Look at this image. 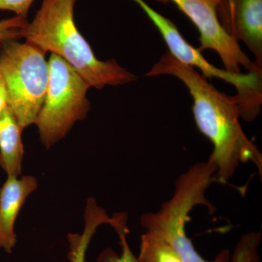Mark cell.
Segmentation results:
<instances>
[{
	"label": "cell",
	"instance_id": "cell-1",
	"mask_svg": "<svg viewBox=\"0 0 262 262\" xmlns=\"http://www.w3.org/2000/svg\"><path fill=\"white\" fill-rule=\"evenodd\" d=\"M160 75L173 76L189 90L196 126L213 144L208 160L215 166L214 179L227 182L239 164L248 162L254 164L261 174V154L243 130L234 96L218 91L195 69L180 63L168 52L146 74V77Z\"/></svg>",
	"mask_w": 262,
	"mask_h": 262
},
{
	"label": "cell",
	"instance_id": "cell-2",
	"mask_svg": "<svg viewBox=\"0 0 262 262\" xmlns=\"http://www.w3.org/2000/svg\"><path fill=\"white\" fill-rule=\"evenodd\" d=\"M77 0H42L40 8L24 29L22 38L47 53L59 56L91 88L123 85L137 77L115 60L101 61L76 26Z\"/></svg>",
	"mask_w": 262,
	"mask_h": 262
},
{
	"label": "cell",
	"instance_id": "cell-3",
	"mask_svg": "<svg viewBox=\"0 0 262 262\" xmlns=\"http://www.w3.org/2000/svg\"><path fill=\"white\" fill-rule=\"evenodd\" d=\"M209 182L202 174L187 171L175 184L172 198L164 203L159 211L146 213L141 218L146 232L157 234L174 248L183 262H228L229 253L224 251L215 261H207L196 251L186 233V224L193 208L203 205L211 209L212 204L206 198ZM259 241L251 235H244L234 250L232 262H260L257 249Z\"/></svg>",
	"mask_w": 262,
	"mask_h": 262
},
{
	"label": "cell",
	"instance_id": "cell-4",
	"mask_svg": "<svg viewBox=\"0 0 262 262\" xmlns=\"http://www.w3.org/2000/svg\"><path fill=\"white\" fill-rule=\"evenodd\" d=\"M46 53L32 43H0V75L8 106L22 128L35 123L47 92L49 66Z\"/></svg>",
	"mask_w": 262,
	"mask_h": 262
},
{
	"label": "cell",
	"instance_id": "cell-5",
	"mask_svg": "<svg viewBox=\"0 0 262 262\" xmlns=\"http://www.w3.org/2000/svg\"><path fill=\"white\" fill-rule=\"evenodd\" d=\"M48 66L47 92L34 123L47 149L65 138L76 122L85 119L91 108L89 83L56 55L51 53Z\"/></svg>",
	"mask_w": 262,
	"mask_h": 262
},
{
	"label": "cell",
	"instance_id": "cell-6",
	"mask_svg": "<svg viewBox=\"0 0 262 262\" xmlns=\"http://www.w3.org/2000/svg\"><path fill=\"white\" fill-rule=\"evenodd\" d=\"M133 1L141 7L158 29L173 58L183 64L196 67L205 77H215L232 84L237 91L234 96L241 119L251 122L258 116L262 104V72L233 74L216 68L207 61L201 51L187 42L170 19L153 9L144 0Z\"/></svg>",
	"mask_w": 262,
	"mask_h": 262
},
{
	"label": "cell",
	"instance_id": "cell-7",
	"mask_svg": "<svg viewBox=\"0 0 262 262\" xmlns=\"http://www.w3.org/2000/svg\"><path fill=\"white\" fill-rule=\"evenodd\" d=\"M167 4L171 2L195 26L200 33L201 46L198 51L212 50L220 56L225 70L241 74L262 72V67L251 61L239 47L238 42L229 37L222 28L217 15L221 0H156Z\"/></svg>",
	"mask_w": 262,
	"mask_h": 262
},
{
	"label": "cell",
	"instance_id": "cell-8",
	"mask_svg": "<svg viewBox=\"0 0 262 262\" xmlns=\"http://www.w3.org/2000/svg\"><path fill=\"white\" fill-rule=\"evenodd\" d=\"M217 15L225 32L242 41L262 67V0H221Z\"/></svg>",
	"mask_w": 262,
	"mask_h": 262
},
{
	"label": "cell",
	"instance_id": "cell-9",
	"mask_svg": "<svg viewBox=\"0 0 262 262\" xmlns=\"http://www.w3.org/2000/svg\"><path fill=\"white\" fill-rule=\"evenodd\" d=\"M38 187L33 176L8 177L0 188V248L13 251L17 242L15 224L27 198Z\"/></svg>",
	"mask_w": 262,
	"mask_h": 262
},
{
	"label": "cell",
	"instance_id": "cell-10",
	"mask_svg": "<svg viewBox=\"0 0 262 262\" xmlns=\"http://www.w3.org/2000/svg\"><path fill=\"white\" fill-rule=\"evenodd\" d=\"M24 129L10 108L7 106L0 115V167L8 177H21L24 149Z\"/></svg>",
	"mask_w": 262,
	"mask_h": 262
},
{
	"label": "cell",
	"instance_id": "cell-11",
	"mask_svg": "<svg viewBox=\"0 0 262 262\" xmlns=\"http://www.w3.org/2000/svg\"><path fill=\"white\" fill-rule=\"evenodd\" d=\"M84 227L82 233H69L68 258L70 262H85L86 253L93 236L98 227L105 224L110 225L111 217L106 211L98 206L94 198H90L86 203L84 213Z\"/></svg>",
	"mask_w": 262,
	"mask_h": 262
},
{
	"label": "cell",
	"instance_id": "cell-12",
	"mask_svg": "<svg viewBox=\"0 0 262 262\" xmlns=\"http://www.w3.org/2000/svg\"><path fill=\"white\" fill-rule=\"evenodd\" d=\"M140 262H183L174 248L157 234L146 232L141 236Z\"/></svg>",
	"mask_w": 262,
	"mask_h": 262
},
{
	"label": "cell",
	"instance_id": "cell-13",
	"mask_svg": "<svg viewBox=\"0 0 262 262\" xmlns=\"http://www.w3.org/2000/svg\"><path fill=\"white\" fill-rule=\"evenodd\" d=\"M127 215L125 213H116L111 217L110 225L116 231L122 246V254L119 256L111 248L103 250L97 258V262H140L136 258L127 244Z\"/></svg>",
	"mask_w": 262,
	"mask_h": 262
},
{
	"label": "cell",
	"instance_id": "cell-14",
	"mask_svg": "<svg viewBox=\"0 0 262 262\" xmlns=\"http://www.w3.org/2000/svg\"><path fill=\"white\" fill-rule=\"evenodd\" d=\"M28 22L27 18L18 15L0 20V43L22 39V33Z\"/></svg>",
	"mask_w": 262,
	"mask_h": 262
},
{
	"label": "cell",
	"instance_id": "cell-15",
	"mask_svg": "<svg viewBox=\"0 0 262 262\" xmlns=\"http://www.w3.org/2000/svg\"><path fill=\"white\" fill-rule=\"evenodd\" d=\"M34 0H0V10L13 12L15 15L27 18Z\"/></svg>",
	"mask_w": 262,
	"mask_h": 262
},
{
	"label": "cell",
	"instance_id": "cell-16",
	"mask_svg": "<svg viewBox=\"0 0 262 262\" xmlns=\"http://www.w3.org/2000/svg\"><path fill=\"white\" fill-rule=\"evenodd\" d=\"M8 106V94L3 77L0 75V115Z\"/></svg>",
	"mask_w": 262,
	"mask_h": 262
}]
</instances>
